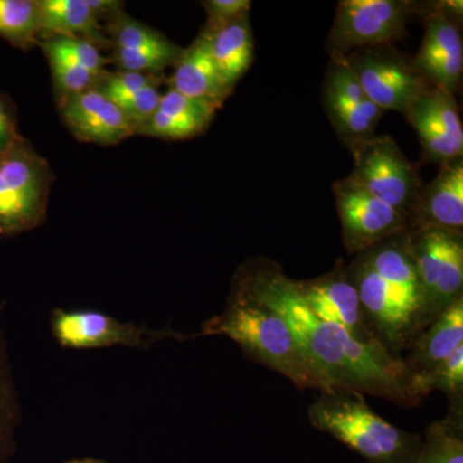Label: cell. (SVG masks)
<instances>
[{"mask_svg":"<svg viewBox=\"0 0 463 463\" xmlns=\"http://www.w3.org/2000/svg\"><path fill=\"white\" fill-rule=\"evenodd\" d=\"M430 5L411 0H341L326 48L331 58L365 47L392 45L408 35V24Z\"/></svg>","mask_w":463,"mask_h":463,"instance_id":"7","label":"cell"},{"mask_svg":"<svg viewBox=\"0 0 463 463\" xmlns=\"http://www.w3.org/2000/svg\"><path fill=\"white\" fill-rule=\"evenodd\" d=\"M407 241L422 288L425 330L463 297V234L421 227L407 231Z\"/></svg>","mask_w":463,"mask_h":463,"instance_id":"6","label":"cell"},{"mask_svg":"<svg viewBox=\"0 0 463 463\" xmlns=\"http://www.w3.org/2000/svg\"><path fill=\"white\" fill-rule=\"evenodd\" d=\"M166 84L170 90L183 96L206 100L218 109L233 93L219 74L203 33H200L190 47L183 50Z\"/></svg>","mask_w":463,"mask_h":463,"instance_id":"18","label":"cell"},{"mask_svg":"<svg viewBox=\"0 0 463 463\" xmlns=\"http://www.w3.org/2000/svg\"><path fill=\"white\" fill-rule=\"evenodd\" d=\"M57 102L83 91L96 90L103 75L65 62H50Z\"/></svg>","mask_w":463,"mask_h":463,"instance_id":"29","label":"cell"},{"mask_svg":"<svg viewBox=\"0 0 463 463\" xmlns=\"http://www.w3.org/2000/svg\"><path fill=\"white\" fill-rule=\"evenodd\" d=\"M53 170L20 136L0 151V236H16L44 223Z\"/></svg>","mask_w":463,"mask_h":463,"instance_id":"5","label":"cell"},{"mask_svg":"<svg viewBox=\"0 0 463 463\" xmlns=\"http://www.w3.org/2000/svg\"><path fill=\"white\" fill-rule=\"evenodd\" d=\"M20 136L14 105L7 97L0 93V151H3Z\"/></svg>","mask_w":463,"mask_h":463,"instance_id":"31","label":"cell"},{"mask_svg":"<svg viewBox=\"0 0 463 463\" xmlns=\"http://www.w3.org/2000/svg\"><path fill=\"white\" fill-rule=\"evenodd\" d=\"M42 36L81 38L97 47H109L105 25L87 0H36ZM41 36V38H42Z\"/></svg>","mask_w":463,"mask_h":463,"instance_id":"21","label":"cell"},{"mask_svg":"<svg viewBox=\"0 0 463 463\" xmlns=\"http://www.w3.org/2000/svg\"><path fill=\"white\" fill-rule=\"evenodd\" d=\"M334 196L343 227L344 246L349 254L358 255L410 231L407 216L373 196L349 176L335 183Z\"/></svg>","mask_w":463,"mask_h":463,"instance_id":"11","label":"cell"},{"mask_svg":"<svg viewBox=\"0 0 463 463\" xmlns=\"http://www.w3.org/2000/svg\"><path fill=\"white\" fill-rule=\"evenodd\" d=\"M57 105L63 124L78 141L115 146L137 134L136 125L99 90L67 97Z\"/></svg>","mask_w":463,"mask_h":463,"instance_id":"15","label":"cell"},{"mask_svg":"<svg viewBox=\"0 0 463 463\" xmlns=\"http://www.w3.org/2000/svg\"><path fill=\"white\" fill-rule=\"evenodd\" d=\"M232 291L263 304L288 323L323 390L376 395L404 407L419 404L411 395V374L402 356L381 343L356 341L339 326L318 318L301 297L298 282L273 261L257 259L243 264Z\"/></svg>","mask_w":463,"mask_h":463,"instance_id":"1","label":"cell"},{"mask_svg":"<svg viewBox=\"0 0 463 463\" xmlns=\"http://www.w3.org/2000/svg\"><path fill=\"white\" fill-rule=\"evenodd\" d=\"M349 151L354 160L349 178L410 221L423 183L398 143L389 136H374L350 146Z\"/></svg>","mask_w":463,"mask_h":463,"instance_id":"8","label":"cell"},{"mask_svg":"<svg viewBox=\"0 0 463 463\" xmlns=\"http://www.w3.org/2000/svg\"><path fill=\"white\" fill-rule=\"evenodd\" d=\"M216 109L206 100L190 99L167 88L156 111L138 129V136L164 141H184L205 132L214 118Z\"/></svg>","mask_w":463,"mask_h":463,"instance_id":"17","label":"cell"},{"mask_svg":"<svg viewBox=\"0 0 463 463\" xmlns=\"http://www.w3.org/2000/svg\"><path fill=\"white\" fill-rule=\"evenodd\" d=\"M425 17V35L421 48L411 65L428 81L439 61L452 52L463 50V41L459 25L439 14L432 5Z\"/></svg>","mask_w":463,"mask_h":463,"instance_id":"23","label":"cell"},{"mask_svg":"<svg viewBox=\"0 0 463 463\" xmlns=\"http://www.w3.org/2000/svg\"><path fill=\"white\" fill-rule=\"evenodd\" d=\"M432 7L437 9L439 14L446 16L448 20L459 25L463 17L462 0H440V2L432 3Z\"/></svg>","mask_w":463,"mask_h":463,"instance_id":"32","label":"cell"},{"mask_svg":"<svg viewBox=\"0 0 463 463\" xmlns=\"http://www.w3.org/2000/svg\"><path fill=\"white\" fill-rule=\"evenodd\" d=\"M38 47L47 56L48 62L70 63L99 75L108 71V58L100 53L99 47L85 39L60 35L42 36Z\"/></svg>","mask_w":463,"mask_h":463,"instance_id":"28","label":"cell"},{"mask_svg":"<svg viewBox=\"0 0 463 463\" xmlns=\"http://www.w3.org/2000/svg\"><path fill=\"white\" fill-rule=\"evenodd\" d=\"M51 330L58 345L65 349L90 350L124 346L147 350L158 341L190 339L170 327L154 330L145 325L120 322L97 310H65L51 313Z\"/></svg>","mask_w":463,"mask_h":463,"instance_id":"9","label":"cell"},{"mask_svg":"<svg viewBox=\"0 0 463 463\" xmlns=\"http://www.w3.org/2000/svg\"><path fill=\"white\" fill-rule=\"evenodd\" d=\"M297 282L307 307L318 318L339 326L361 343H381L368 327L358 291L343 260L318 279Z\"/></svg>","mask_w":463,"mask_h":463,"instance_id":"14","label":"cell"},{"mask_svg":"<svg viewBox=\"0 0 463 463\" xmlns=\"http://www.w3.org/2000/svg\"><path fill=\"white\" fill-rule=\"evenodd\" d=\"M216 69L232 91L254 62V33L250 14L216 29H203Z\"/></svg>","mask_w":463,"mask_h":463,"instance_id":"20","label":"cell"},{"mask_svg":"<svg viewBox=\"0 0 463 463\" xmlns=\"http://www.w3.org/2000/svg\"><path fill=\"white\" fill-rule=\"evenodd\" d=\"M323 103L335 132L347 148L376 136L377 125L385 112L371 100L352 102L330 94H323Z\"/></svg>","mask_w":463,"mask_h":463,"instance_id":"22","label":"cell"},{"mask_svg":"<svg viewBox=\"0 0 463 463\" xmlns=\"http://www.w3.org/2000/svg\"><path fill=\"white\" fill-rule=\"evenodd\" d=\"M42 36L41 11L36 0H0V38L27 51Z\"/></svg>","mask_w":463,"mask_h":463,"instance_id":"26","label":"cell"},{"mask_svg":"<svg viewBox=\"0 0 463 463\" xmlns=\"http://www.w3.org/2000/svg\"><path fill=\"white\" fill-rule=\"evenodd\" d=\"M463 410L429 426L412 463H463Z\"/></svg>","mask_w":463,"mask_h":463,"instance_id":"25","label":"cell"},{"mask_svg":"<svg viewBox=\"0 0 463 463\" xmlns=\"http://www.w3.org/2000/svg\"><path fill=\"white\" fill-rule=\"evenodd\" d=\"M462 345L463 297L457 298L452 306L447 307L429 326L425 334L420 335L414 340L410 356L404 359L411 380L430 373L435 365L443 362Z\"/></svg>","mask_w":463,"mask_h":463,"instance_id":"19","label":"cell"},{"mask_svg":"<svg viewBox=\"0 0 463 463\" xmlns=\"http://www.w3.org/2000/svg\"><path fill=\"white\" fill-rule=\"evenodd\" d=\"M205 8L207 23L203 29H216L230 24L243 14H250V0H205L201 3Z\"/></svg>","mask_w":463,"mask_h":463,"instance_id":"30","label":"cell"},{"mask_svg":"<svg viewBox=\"0 0 463 463\" xmlns=\"http://www.w3.org/2000/svg\"><path fill=\"white\" fill-rule=\"evenodd\" d=\"M343 58L354 72L367 99L383 111L404 115L414 100L431 87L390 45L361 48Z\"/></svg>","mask_w":463,"mask_h":463,"instance_id":"10","label":"cell"},{"mask_svg":"<svg viewBox=\"0 0 463 463\" xmlns=\"http://www.w3.org/2000/svg\"><path fill=\"white\" fill-rule=\"evenodd\" d=\"M404 116L419 136L423 161L443 165L462 157L463 127L455 94L430 87Z\"/></svg>","mask_w":463,"mask_h":463,"instance_id":"12","label":"cell"},{"mask_svg":"<svg viewBox=\"0 0 463 463\" xmlns=\"http://www.w3.org/2000/svg\"><path fill=\"white\" fill-rule=\"evenodd\" d=\"M307 414L317 430L337 439L368 463H412L421 446V435L383 420L358 392L322 390Z\"/></svg>","mask_w":463,"mask_h":463,"instance_id":"4","label":"cell"},{"mask_svg":"<svg viewBox=\"0 0 463 463\" xmlns=\"http://www.w3.org/2000/svg\"><path fill=\"white\" fill-rule=\"evenodd\" d=\"M3 307L5 306L0 303V463H7L16 452V430L21 422V407L2 327Z\"/></svg>","mask_w":463,"mask_h":463,"instance_id":"24","label":"cell"},{"mask_svg":"<svg viewBox=\"0 0 463 463\" xmlns=\"http://www.w3.org/2000/svg\"><path fill=\"white\" fill-rule=\"evenodd\" d=\"M421 227L462 232L463 157L440 165L438 175L423 184L410 216V230Z\"/></svg>","mask_w":463,"mask_h":463,"instance_id":"16","label":"cell"},{"mask_svg":"<svg viewBox=\"0 0 463 463\" xmlns=\"http://www.w3.org/2000/svg\"><path fill=\"white\" fill-rule=\"evenodd\" d=\"M203 336H225L239 344L251 361L282 374L298 389L323 390L288 323L272 309L231 291L222 315L207 319Z\"/></svg>","mask_w":463,"mask_h":463,"instance_id":"3","label":"cell"},{"mask_svg":"<svg viewBox=\"0 0 463 463\" xmlns=\"http://www.w3.org/2000/svg\"><path fill=\"white\" fill-rule=\"evenodd\" d=\"M435 390L447 394L450 401V410H462L463 345L435 365L430 373L411 380V395L417 403Z\"/></svg>","mask_w":463,"mask_h":463,"instance_id":"27","label":"cell"},{"mask_svg":"<svg viewBox=\"0 0 463 463\" xmlns=\"http://www.w3.org/2000/svg\"><path fill=\"white\" fill-rule=\"evenodd\" d=\"M105 33L111 48V61L118 71L163 74L174 67L184 48L154 27L134 20L125 12L109 18Z\"/></svg>","mask_w":463,"mask_h":463,"instance_id":"13","label":"cell"},{"mask_svg":"<svg viewBox=\"0 0 463 463\" xmlns=\"http://www.w3.org/2000/svg\"><path fill=\"white\" fill-rule=\"evenodd\" d=\"M346 268L374 336L395 355L412 346L423 331V295L407 232L359 252Z\"/></svg>","mask_w":463,"mask_h":463,"instance_id":"2","label":"cell"},{"mask_svg":"<svg viewBox=\"0 0 463 463\" xmlns=\"http://www.w3.org/2000/svg\"><path fill=\"white\" fill-rule=\"evenodd\" d=\"M63 463H111L108 461H103V459L97 458H83V459H72V461H67Z\"/></svg>","mask_w":463,"mask_h":463,"instance_id":"33","label":"cell"}]
</instances>
